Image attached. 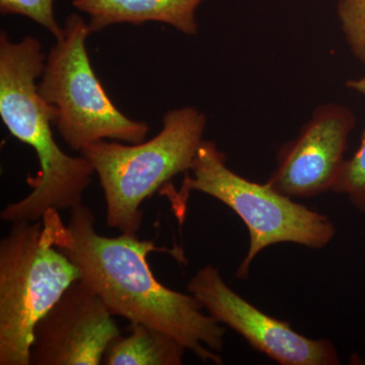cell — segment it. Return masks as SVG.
Here are the masks:
<instances>
[{"instance_id":"7c38bea8","label":"cell","mask_w":365,"mask_h":365,"mask_svg":"<svg viewBox=\"0 0 365 365\" xmlns=\"http://www.w3.org/2000/svg\"><path fill=\"white\" fill-rule=\"evenodd\" d=\"M332 191L345 194L355 207L365 212V127L359 150L345 160Z\"/></svg>"},{"instance_id":"7a4b0ae2","label":"cell","mask_w":365,"mask_h":365,"mask_svg":"<svg viewBox=\"0 0 365 365\" xmlns=\"http://www.w3.org/2000/svg\"><path fill=\"white\" fill-rule=\"evenodd\" d=\"M46 55L39 40L26 35L19 42L0 33V117L7 130L32 148L39 160L33 191L1 211L7 222H38L49 210H66L83 204V193L95 174L83 155L71 157L53 136L57 112L38 91Z\"/></svg>"},{"instance_id":"6da1fadb","label":"cell","mask_w":365,"mask_h":365,"mask_svg":"<svg viewBox=\"0 0 365 365\" xmlns=\"http://www.w3.org/2000/svg\"><path fill=\"white\" fill-rule=\"evenodd\" d=\"M41 220L46 239L76 266L81 280L113 316L163 331L202 361L223 364L218 354L225 344L222 324L204 314L194 295L175 292L155 277L148 262V254L158 250L153 242L136 235H98L96 216L83 204L71 209L66 225L57 210Z\"/></svg>"},{"instance_id":"5b68a950","label":"cell","mask_w":365,"mask_h":365,"mask_svg":"<svg viewBox=\"0 0 365 365\" xmlns=\"http://www.w3.org/2000/svg\"><path fill=\"white\" fill-rule=\"evenodd\" d=\"M78 269L46 239L42 222L11 223L0 242V365H31L34 330Z\"/></svg>"},{"instance_id":"277c9868","label":"cell","mask_w":365,"mask_h":365,"mask_svg":"<svg viewBox=\"0 0 365 365\" xmlns=\"http://www.w3.org/2000/svg\"><path fill=\"white\" fill-rule=\"evenodd\" d=\"M206 124L207 118L197 108H178L165 113L162 130L150 140H100L81 150L102 187L108 227L137 235L141 205L173 178L191 170Z\"/></svg>"},{"instance_id":"4fadbf2b","label":"cell","mask_w":365,"mask_h":365,"mask_svg":"<svg viewBox=\"0 0 365 365\" xmlns=\"http://www.w3.org/2000/svg\"><path fill=\"white\" fill-rule=\"evenodd\" d=\"M337 16L353 56L365 63V0H338Z\"/></svg>"},{"instance_id":"8fae6325","label":"cell","mask_w":365,"mask_h":365,"mask_svg":"<svg viewBox=\"0 0 365 365\" xmlns=\"http://www.w3.org/2000/svg\"><path fill=\"white\" fill-rule=\"evenodd\" d=\"M186 347L170 334L131 324L130 334L118 336L106 352L107 365H181Z\"/></svg>"},{"instance_id":"52a82bcc","label":"cell","mask_w":365,"mask_h":365,"mask_svg":"<svg viewBox=\"0 0 365 365\" xmlns=\"http://www.w3.org/2000/svg\"><path fill=\"white\" fill-rule=\"evenodd\" d=\"M187 287L215 321L230 327L252 347L277 364H340L331 341L300 335L287 322L263 313L228 287L215 266L207 265L197 271Z\"/></svg>"},{"instance_id":"9a60e30c","label":"cell","mask_w":365,"mask_h":365,"mask_svg":"<svg viewBox=\"0 0 365 365\" xmlns=\"http://www.w3.org/2000/svg\"><path fill=\"white\" fill-rule=\"evenodd\" d=\"M345 86L346 88H349V90L365 96V76L361 78L351 79V81H348Z\"/></svg>"},{"instance_id":"5bb4252c","label":"cell","mask_w":365,"mask_h":365,"mask_svg":"<svg viewBox=\"0 0 365 365\" xmlns=\"http://www.w3.org/2000/svg\"><path fill=\"white\" fill-rule=\"evenodd\" d=\"M0 13L25 16L47 29L55 40L63 34L55 18L54 0H0Z\"/></svg>"},{"instance_id":"ba28073f","label":"cell","mask_w":365,"mask_h":365,"mask_svg":"<svg viewBox=\"0 0 365 365\" xmlns=\"http://www.w3.org/2000/svg\"><path fill=\"white\" fill-rule=\"evenodd\" d=\"M104 302L83 281H74L38 322L31 365H98L121 335Z\"/></svg>"},{"instance_id":"8992f818","label":"cell","mask_w":365,"mask_h":365,"mask_svg":"<svg viewBox=\"0 0 365 365\" xmlns=\"http://www.w3.org/2000/svg\"><path fill=\"white\" fill-rule=\"evenodd\" d=\"M91 34L78 14L66 19L63 34L46 57L38 91L56 109L55 126L71 150L81 153L100 140L143 143L148 124L125 116L93 71L86 46Z\"/></svg>"},{"instance_id":"9c48e42d","label":"cell","mask_w":365,"mask_h":365,"mask_svg":"<svg viewBox=\"0 0 365 365\" xmlns=\"http://www.w3.org/2000/svg\"><path fill=\"white\" fill-rule=\"evenodd\" d=\"M354 126V114L345 106H319L297 138L280 148L268 184L292 198H312L332 190Z\"/></svg>"},{"instance_id":"30bf717a","label":"cell","mask_w":365,"mask_h":365,"mask_svg":"<svg viewBox=\"0 0 365 365\" xmlns=\"http://www.w3.org/2000/svg\"><path fill=\"white\" fill-rule=\"evenodd\" d=\"M204 0H73L78 11L90 16L91 33L116 24L141 25L158 21L188 36L198 32L196 11Z\"/></svg>"},{"instance_id":"3957f363","label":"cell","mask_w":365,"mask_h":365,"mask_svg":"<svg viewBox=\"0 0 365 365\" xmlns=\"http://www.w3.org/2000/svg\"><path fill=\"white\" fill-rule=\"evenodd\" d=\"M163 191L181 222L191 191L213 197L241 218L249 230L250 245L248 254L237 269L240 279L248 278L252 262L272 245L294 242L309 249H323L336 234L335 225L326 215L295 202L267 182L249 181L230 170L227 155L215 141H202L179 191L169 184Z\"/></svg>"}]
</instances>
